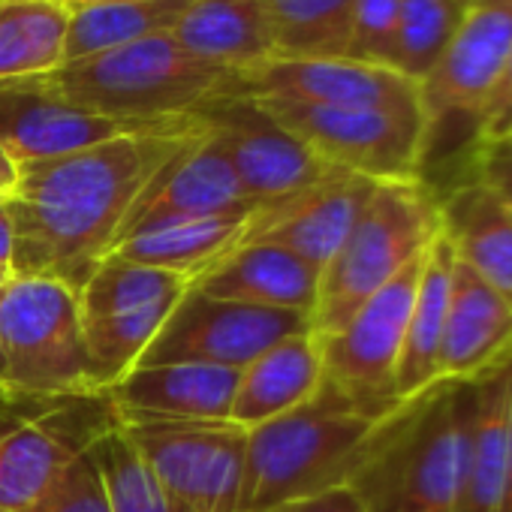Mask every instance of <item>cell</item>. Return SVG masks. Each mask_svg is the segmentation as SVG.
<instances>
[{"label":"cell","instance_id":"1","mask_svg":"<svg viewBox=\"0 0 512 512\" xmlns=\"http://www.w3.org/2000/svg\"><path fill=\"white\" fill-rule=\"evenodd\" d=\"M196 130V118L184 115L64 157L22 163L7 202L13 275L52 278L79 293L118 247L142 190Z\"/></svg>","mask_w":512,"mask_h":512},{"label":"cell","instance_id":"2","mask_svg":"<svg viewBox=\"0 0 512 512\" xmlns=\"http://www.w3.org/2000/svg\"><path fill=\"white\" fill-rule=\"evenodd\" d=\"M383 419L362 413L323 380L311 401L247 431L238 512H263L347 485Z\"/></svg>","mask_w":512,"mask_h":512},{"label":"cell","instance_id":"3","mask_svg":"<svg viewBox=\"0 0 512 512\" xmlns=\"http://www.w3.org/2000/svg\"><path fill=\"white\" fill-rule=\"evenodd\" d=\"M34 79L85 112L154 124L193 115L202 103L229 91L232 73L187 55L166 31Z\"/></svg>","mask_w":512,"mask_h":512},{"label":"cell","instance_id":"4","mask_svg":"<svg viewBox=\"0 0 512 512\" xmlns=\"http://www.w3.org/2000/svg\"><path fill=\"white\" fill-rule=\"evenodd\" d=\"M458 428V383L398 404L347 482L365 512H458Z\"/></svg>","mask_w":512,"mask_h":512},{"label":"cell","instance_id":"5","mask_svg":"<svg viewBox=\"0 0 512 512\" xmlns=\"http://www.w3.org/2000/svg\"><path fill=\"white\" fill-rule=\"evenodd\" d=\"M437 232L434 193L422 181H380L353 232L320 272L311 308L314 341L338 332L377 290L416 263Z\"/></svg>","mask_w":512,"mask_h":512},{"label":"cell","instance_id":"6","mask_svg":"<svg viewBox=\"0 0 512 512\" xmlns=\"http://www.w3.org/2000/svg\"><path fill=\"white\" fill-rule=\"evenodd\" d=\"M512 55V0H479L464 10V19L446 46L437 67L419 82L425 115V148L419 181L449 163L452 172L440 184H452L479 139L482 109L503 76ZM437 187V190H440Z\"/></svg>","mask_w":512,"mask_h":512},{"label":"cell","instance_id":"7","mask_svg":"<svg viewBox=\"0 0 512 512\" xmlns=\"http://www.w3.org/2000/svg\"><path fill=\"white\" fill-rule=\"evenodd\" d=\"M0 350L16 404L103 395L85 344L79 293L52 278H16L0 293Z\"/></svg>","mask_w":512,"mask_h":512},{"label":"cell","instance_id":"8","mask_svg":"<svg viewBox=\"0 0 512 512\" xmlns=\"http://www.w3.org/2000/svg\"><path fill=\"white\" fill-rule=\"evenodd\" d=\"M121 425L109 392L37 404L0 419V512L40 503L67 470Z\"/></svg>","mask_w":512,"mask_h":512},{"label":"cell","instance_id":"9","mask_svg":"<svg viewBox=\"0 0 512 512\" xmlns=\"http://www.w3.org/2000/svg\"><path fill=\"white\" fill-rule=\"evenodd\" d=\"M260 103L332 169L371 181H419L425 148L422 109L308 106L287 100Z\"/></svg>","mask_w":512,"mask_h":512},{"label":"cell","instance_id":"10","mask_svg":"<svg viewBox=\"0 0 512 512\" xmlns=\"http://www.w3.org/2000/svg\"><path fill=\"white\" fill-rule=\"evenodd\" d=\"M154 479L196 512H238L247 431L229 419H121Z\"/></svg>","mask_w":512,"mask_h":512},{"label":"cell","instance_id":"11","mask_svg":"<svg viewBox=\"0 0 512 512\" xmlns=\"http://www.w3.org/2000/svg\"><path fill=\"white\" fill-rule=\"evenodd\" d=\"M422 256L401 275H395L383 290H377L338 332L317 341L326 383L335 386L362 413L377 419L404 404L395 395V377Z\"/></svg>","mask_w":512,"mask_h":512},{"label":"cell","instance_id":"12","mask_svg":"<svg viewBox=\"0 0 512 512\" xmlns=\"http://www.w3.org/2000/svg\"><path fill=\"white\" fill-rule=\"evenodd\" d=\"M302 332H311V317L302 311L211 299L190 287L136 368L199 362L241 371L278 341Z\"/></svg>","mask_w":512,"mask_h":512},{"label":"cell","instance_id":"13","mask_svg":"<svg viewBox=\"0 0 512 512\" xmlns=\"http://www.w3.org/2000/svg\"><path fill=\"white\" fill-rule=\"evenodd\" d=\"M193 118L217 142L232 163L244 193L253 202H269L299 193L341 172L323 163L308 145L284 130L260 100L223 91L202 103Z\"/></svg>","mask_w":512,"mask_h":512},{"label":"cell","instance_id":"14","mask_svg":"<svg viewBox=\"0 0 512 512\" xmlns=\"http://www.w3.org/2000/svg\"><path fill=\"white\" fill-rule=\"evenodd\" d=\"M232 94L256 100H287L308 106H380L422 109L419 85L389 67H374L350 58L320 61H266L232 73Z\"/></svg>","mask_w":512,"mask_h":512},{"label":"cell","instance_id":"15","mask_svg":"<svg viewBox=\"0 0 512 512\" xmlns=\"http://www.w3.org/2000/svg\"><path fill=\"white\" fill-rule=\"evenodd\" d=\"M377 184L380 181L362 175L335 172L299 193L260 202L253 208L250 244H278L296 253L311 269L323 272L353 232Z\"/></svg>","mask_w":512,"mask_h":512},{"label":"cell","instance_id":"16","mask_svg":"<svg viewBox=\"0 0 512 512\" xmlns=\"http://www.w3.org/2000/svg\"><path fill=\"white\" fill-rule=\"evenodd\" d=\"M256 205L260 202H253L244 193L232 163L199 124L196 136L142 190L139 202L133 205L124 223L121 241L151 226L235 214L250 211Z\"/></svg>","mask_w":512,"mask_h":512},{"label":"cell","instance_id":"17","mask_svg":"<svg viewBox=\"0 0 512 512\" xmlns=\"http://www.w3.org/2000/svg\"><path fill=\"white\" fill-rule=\"evenodd\" d=\"M160 124L166 121L136 124V121H118V118L85 112L49 94L34 76L0 82V148L19 166L34 160L64 157L109 142L115 136L151 130Z\"/></svg>","mask_w":512,"mask_h":512},{"label":"cell","instance_id":"18","mask_svg":"<svg viewBox=\"0 0 512 512\" xmlns=\"http://www.w3.org/2000/svg\"><path fill=\"white\" fill-rule=\"evenodd\" d=\"M458 389V512H497L509 458L512 359Z\"/></svg>","mask_w":512,"mask_h":512},{"label":"cell","instance_id":"19","mask_svg":"<svg viewBox=\"0 0 512 512\" xmlns=\"http://www.w3.org/2000/svg\"><path fill=\"white\" fill-rule=\"evenodd\" d=\"M512 359V305L455 260L437 383H467Z\"/></svg>","mask_w":512,"mask_h":512},{"label":"cell","instance_id":"20","mask_svg":"<svg viewBox=\"0 0 512 512\" xmlns=\"http://www.w3.org/2000/svg\"><path fill=\"white\" fill-rule=\"evenodd\" d=\"M241 371L199 362L133 368L109 389L121 419H229Z\"/></svg>","mask_w":512,"mask_h":512},{"label":"cell","instance_id":"21","mask_svg":"<svg viewBox=\"0 0 512 512\" xmlns=\"http://www.w3.org/2000/svg\"><path fill=\"white\" fill-rule=\"evenodd\" d=\"M431 193L455 260L512 305V214L470 178Z\"/></svg>","mask_w":512,"mask_h":512},{"label":"cell","instance_id":"22","mask_svg":"<svg viewBox=\"0 0 512 512\" xmlns=\"http://www.w3.org/2000/svg\"><path fill=\"white\" fill-rule=\"evenodd\" d=\"M317 284V269L299 260L296 253L269 241L238 247L217 269L193 281V287L211 299L278 311H302L308 317L317 299Z\"/></svg>","mask_w":512,"mask_h":512},{"label":"cell","instance_id":"23","mask_svg":"<svg viewBox=\"0 0 512 512\" xmlns=\"http://www.w3.org/2000/svg\"><path fill=\"white\" fill-rule=\"evenodd\" d=\"M323 380V359L314 335L302 332L284 338L241 368L229 422L250 431L269 419H278L311 401Z\"/></svg>","mask_w":512,"mask_h":512},{"label":"cell","instance_id":"24","mask_svg":"<svg viewBox=\"0 0 512 512\" xmlns=\"http://www.w3.org/2000/svg\"><path fill=\"white\" fill-rule=\"evenodd\" d=\"M250 232H253V208L235 211V214L202 217V220L151 226L118 241L112 253L124 256V260H133L139 266L175 272L187 278L193 287V281L217 269L226 256L250 244Z\"/></svg>","mask_w":512,"mask_h":512},{"label":"cell","instance_id":"25","mask_svg":"<svg viewBox=\"0 0 512 512\" xmlns=\"http://www.w3.org/2000/svg\"><path fill=\"white\" fill-rule=\"evenodd\" d=\"M169 34L187 55L229 73L275 61L263 0H193Z\"/></svg>","mask_w":512,"mask_h":512},{"label":"cell","instance_id":"26","mask_svg":"<svg viewBox=\"0 0 512 512\" xmlns=\"http://www.w3.org/2000/svg\"><path fill=\"white\" fill-rule=\"evenodd\" d=\"M452 272H455V253L443 238V232H437L425 247L419 281H416V296H413L404 350L395 377L398 401H410L425 389L437 386V359H440V341L449 314Z\"/></svg>","mask_w":512,"mask_h":512},{"label":"cell","instance_id":"27","mask_svg":"<svg viewBox=\"0 0 512 512\" xmlns=\"http://www.w3.org/2000/svg\"><path fill=\"white\" fill-rule=\"evenodd\" d=\"M190 4L193 0H106V4L70 10L64 64L166 34Z\"/></svg>","mask_w":512,"mask_h":512},{"label":"cell","instance_id":"28","mask_svg":"<svg viewBox=\"0 0 512 512\" xmlns=\"http://www.w3.org/2000/svg\"><path fill=\"white\" fill-rule=\"evenodd\" d=\"M67 28L70 10L58 0H0V82L58 70Z\"/></svg>","mask_w":512,"mask_h":512},{"label":"cell","instance_id":"29","mask_svg":"<svg viewBox=\"0 0 512 512\" xmlns=\"http://www.w3.org/2000/svg\"><path fill=\"white\" fill-rule=\"evenodd\" d=\"M356 0H263L275 58L320 61L347 58Z\"/></svg>","mask_w":512,"mask_h":512},{"label":"cell","instance_id":"30","mask_svg":"<svg viewBox=\"0 0 512 512\" xmlns=\"http://www.w3.org/2000/svg\"><path fill=\"white\" fill-rule=\"evenodd\" d=\"M461 19L464 10L452 0H404L389 70L419 85L443 58Z\"/></svg>","mask_w":512,"mask_h":512},{"label":"cell","instance_id":"31","mask_svg":"<svg viewBox=\"0 0 512 512\" xmlns=\"http://www.w3.org/2000/svg\"><path fill=\"white\" fill-rule=\"evenodd\" d=\"M94 452L103 470L112 512H196L154 479V473L118 428L106 434Z\"/></svg>","mask_w":512,"mask_h":512},{"label":"cell","instance_id":"32","mask_svg":"<svg viewBox=\"0 0 512 512\" xmlns=\"http://www.w3.org/2000/svg\"><path fill=\"white\" fill-rule=\"evenodd\" d=\"M404 0H356L353 4V37H350V61L389 67L395 28Z\"/></svg>","mask_w":512,"mask_h":512},{"label":"cell","instance_id":"33","mask_svg":"<svg viewBox=\"0 0 512 512\" xmlns=\"http://www.w3.org/2000/svg\"><path fill=\"white\" fill-rule=\"evenodd\" d=\"M25 512H112L97 452L91 449L85 458H79L67 476Z\"/></svg>","mask_w":512,"mask_h":512},{"label":"cell","instance_id":"34","mask_svg":"<svg viewBox=\"0 0 512 512\" xmlns=\"http://www.w3.org/2000/svg\"><path fill=\"white\" fill-rule=\"evenodd\" d=\"M458 178H470V181L482 184L512 214V130H503L494 136H479L473 142Z\"/></svg>","mask_w":512,"mask_h":512},{"label":"cell","instance_id":"35","mask_svg":"<svg viewBox=\"0 0 512 512\" xmlns=\"http://www.w3.org/2000/svg\"><path fill=\"white\" fill-rule=\"evenodd\" d=\"M263 512H365L359 494L350 485H338L311 497H299V500H287L278 506H269Z\"/></svg>","mask_w":512,"mask_h":512},{"label":"cell","instance_id":"36","mask_svg":"<svg viewBox=\"0 0 512 512\" xmlns=\"http://www.w3.org/2000/svg\"><path fill=\"white\" fill-rule=\"evenodd\" d=\"M512 130V55L509 64L503 70V76L497 79L485 109H482V121H479V136H494Z\"/></svg>","mask_w":512,"mask_h":512},{"label":"cell","instance_id":"37","mask_svg":"<svg viewBox=\"0 0 512 512\" xmlns=\"http://www.w3.org/2000/svg\"><path fill=\"white\" fill-rule=\"evenodd\" d=\"M19 187V163L0 148V205H7Z\"/></svg>","mask_w":512,"mask_h":512},{"label":"cell","instance_id":"38","mask_svg":"<svg viewBox=\"0 0 512 512\" xmlns=\"http://www.w3.org/2000/svg\"><path fill=\"white\" fill-rule=\"evenodd\" d=\"M0 266L13 269V220L7 205H0Z\"/></svg>","mask_w":512,"mask_h":512},{"label":"cell","instance_id":"39","mask_svg":"<svg viewBox=\"0 0 512 512\" xmlns=\"http://www.w3.org/2000/svg\"><path fill=\"white\" fill-rule=\"evenodd\" d=\"M497 512H512V416H509V458H506V479H503V497Z\"/></svg>","mask_w":512,"mask_h":512},{"label":"cell","instance_id":"40","mask_svg":"<svg viewBox=\"0 0 512 512\" xmlns=\"http://www.w3.org/2000/svg\"><path fill=\"white\" fill-rule=\"evenodd\" d=\"M0 398H4V401H10V404H16V401H13V395H10V371H7V359H4V350H0Z\"/></svg>","mask_w":512,"mask_h":512},{"label":"cell","instance_id":"41","mask_svg":"<svg viewBox=\"0 0 512 512\" xmlns=\"http://www.w3.org/2000/svg\"><path fill=\"white\" fill-rule=\"evenodd\" d=\"M67 10H79V7H91V4H106V0H58Z\"/></svg>","mask_w":512,"mask_h":512},{"label":"cell","instance_id":"42","mask_svg":"<svg viewBox=\"0 0 512 512\" xmlns=\"http://www.w3.org/2000/svg\"><path fill=\"white\" fill-rule=\"evenodd\" d=\"M13 281V269L10 266H0V293H4V287Z\"/></svg>","mask_w":512,"mask_h":512},{"label":"cell","instance_id":"43","mask_svg":"<svg viewBox=\"0 0 512 512\" xmlns=\"http://www.w3.org/2000/svg\"><path fill=\"white\" fill-rule=\"evenodd\" d=\"M19 407H28V404H10V401L0 398V419H4L7 413H13V410H19Z\"/></svg>","mask_w":512,"mask_h":512},{"label":"cell","instance_id":"44","mask_svg":"<svg viewBox=\"0 0 512 512\" xmlns=\"http://www.w3.org/2000/svg\"><path fill=\"white\" fill-rule=\"evenodd\" d=\"M452 4H458L461 10H470V7H476V4H479V0H452Z\"/></svg>","mask_w":512,"mask_h":512}]
</instances>
